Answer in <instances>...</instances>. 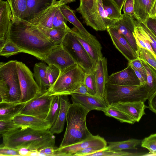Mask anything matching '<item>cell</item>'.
<instances>
[{
  "instance_id": "681fc988",
  "label": "cell",
  "mask_w": 156,
  "mask_h": 156,
  "mask_svg": "<svg viewBox=\"0 0 156 156\" xmlns=\"http://www.w3.org/2000/svg\"><path fill=\"white\" fill-rule=\"evenodd\" d=\"M128 64L133 67L144 75L147 76L146 70L141 60L139 58L129 62Z\"/></svg>"
},
{
  "instance_id": "836d02e7",
  "label": "cell",
  "mask_w": 156,
  "mask_h": 156,
  "mask_svg": "<svg viewBox=\"0 0 156 156\" xmlns=\"http://www.w3.org/2000/svg\"><path fill=\"white\" fill-rule=\"evenodd\" d=\"M102 2L104 12L108 19L115 22L122 18L121 11L112 0H102Z\"/></svg>"
},
{
  "instance_id": "f5cc1de1",
  "label": "cell",
  "mask_w": 156,
  "mask_h": 156,
  "mask_svg": "<svg viewBox=\"0 0 156 156\" xmlns=\"http://www.w3.org/2000/svg\"><path fill=\"white\" fill-rule=\"evenodd\" d=\"M148 100V108L156 114V91Z\"/></svg>"
},
{
  "instance_id": "4dcf8cb0",
  "label": "cell",
  "mask_w": 156,
  "mask_h": 156,
  "mask_svg": "<svg viewBox=\"0 0 156 156\" xmlns=\"http://www.w3.org/2000/svg\"><path fill=\"white\" fill-rule=\"evenodd\" d=\"M142 140L130 139L127 140L115 142H109L107 143V150L113 151H121L125 149H136V146L141 144Z\"/></svg>"
},
{
  "instance_id": "d6986e66",
  "label": "cell",
  "mask_w": 156,
  "mask_h": 156,
  "mask_svg": "<svg viewBox=\"0 0 156 156\" xmlns=\"http://www.w3.org/2000/svg\"><path fill=\"white\" fill-rule=\"evenodd\" d=\"M71 95L72 102L80 104L90 111L96 110L104 112L108 106L104 98L97 95H87L76 93Z\"/></svg>"
},
{
  "instance_id": "7402d4cb",
  "label": "cell",
  "mask_w": 156,
  "mask_h": 156,
  "mask_svg": "<svg viewBox=\"0 0 156 156\" xmlns=\"http://www.w3.org/2000/svg\"><path fill=\"white\" fill-rule=\"evenodd\" d=\"M108 76L107 60L105 57L100 59L95 68V80L97 86L96 95L104 99L105 90Z\"/></svg>"
},
{
  "instance_id": "ab89813d",
  "label": "cell",
  "mask_w": 156,
  "mask_h": 156,
  "mask_svg": "<svg viewBox=\"0 0 156 156\" xmlns=\"http://www.w3.org/2000/svg\"><path fill=\"white\" fill-rule=\"evenodd\" d=\"M84 83L91 95H96L97 90L95 80V71L90 74L86 73Z\"/></svg>"
},
{
  "instance_id": "83f0119b",
  "label": "cell",
  "mask_w": 156,
  "mask_h": 156,
  "mask_svg": "<svg viewBox=\"0 0 156 156\" xmlns=\"http://www.w3.org/2000/svg\"><path fill=\"white\" fill-rule=\"evenodd\" d=\"M59 9L66 20L72 23L82 34L90 36L91 34L85 29L76 16L74 11L66 4L59 7Z\"/></svg>"
},
{
  "instance_id": "7dc6e473",
  "label": "cell",
  "mask_w": 156,
  "mask_h": 156,
  "mask_svg": "<svg viewBox=\"0 0 156 156\" xmlns=\"http://www.w3.org/2000/svg\"><path fill=\"white\" fill-rule=\"evenodd\" d=\"M0 156H22L20 151L11 148L6 147L1 145L0 147Z\"/></svg>"
},
{
  "instance_id": "11a10c76",
  "label": "cell",
  "mask_w": 156,
  "mask_h": 156,
  "mask_svg": "<svg viewBox=\"0 0 156 156\" xmlns=\"http://www.w3.org/2000/svg\"><path fill=\"white\" fill-rule=\"evenodd\" d=\"M131 66V65H130ZM140 80V85H144L147 81V76H145L133 66H131Z\"/></svg>"
},
{
  "instance_id": "277c9868",
  "label": "cell",
  "mask_w": 156,
  "mask_h": 156,
  "mask_svg": "<svg viewBox=\"0 0 156 156\" xmlns=\"http://www.w3.org/2000/svg\"><path fill=\"white\" fill-rule=\"evenodd\" d=\"M85 74L76 63L61 70L56 80L48 89L49 95H71L84 83Z\"/></svg>"
},
{
  "instance_id": "d4e9b609",
  "label": "cell",
  "mask_w": 156,
  "mask_h": 156,
  "mask_svg": "<svg viewBox=\"0 0 156 156\" xmlns=\"http://www.w3.org/2000/svg\"><path fill=\"white\" fill-rule=\"evenodd\" d=\"M154 0H133L134 18L140 22L145 23Z\"/></svg>"
},
{
  "instance_id": "ac0fdd59",
  "label": "cell",
  "mask_w": 156,
  "mask_h": 156,
  "mask_svg": "<svg viewBox=\"0 0 156 156\" xmlns=\"http://www.w3.org/2000/svg\"><path fill=\"white\" fill-rule=\"evenodd\" d=\"M12 14L7 1L0 0V49L9 40V33Z\"/></svg>"
},
{
  "instance_id": "9a60e30c",
  "label": "cell",
  "mask_w": 156,
  "mask_h": 156,
  "mask_svg": "<svg viewBox=\"0 0 156 156\" xmlns=\"http://www.w3.org/2000/svg\"><path fill=\"white\" fill-rule=\"evenodd\" d=\"M43 61L48 65H55L60 71L76 63L70 55L61 45L53 49Z\"/></svg>"
},
{
  "instance_id": "816d5d0a",
  "label": "cell",
  "mask_w": 156,
  "mask_h": 156,
  "mask_svg": "<svg viewBox=\"0 0 156 156\" xmlns=\"http://www.w3.org/2000/svg\"><path fill=\"white\" fill-rule=\"evenodd\" d=\"M144 24L156 37V18L149 17Z\"/></svg>"
},
{
  "instance_id": "f907efd6",
  "label": "cell",
  "mask_w": 156,
  "mask_h": 156,
  "mask_svg": "<svg viewBox=\"0 0 156 156\" xmlns=\"http://www.w3.org/2000/svg\"><path fill=\"white\" fill-rule=\"evenodd\" d=\"M57 147H47L37 151V155L55 156V151Z\"/></svg>"
},
{
  "instance_id": "f546056e",
  "label": "cell",
  "mask_w": 156,
  "mask_h": 156,
  "mask_svg": "<svg viewBox=\"0 0 156 156\" xmlns=\"http://www.w3.org/2000/svg\"><path fill=\"white\" fill-rule=\"evenodd\" d=\"M140 60L146 72L147 81L144 86L148 92L149 98L156 91V71L147 62Z\"/></svg>"
},
{
  "instance_id": "8992f818",
  "label": "cell",
  "mask_w": 156,
  "mask_h": 156,
  "mask_svg": "<svg viewBox=\"0 0 156 156\" xmlns=\"http://www.w3.org/2000/svg\"><path fill=\"white\" fill-rule=\"evenodd\" d=\"M149 98V93L144 85L122 86L107 83L104 99L108 105L119 102L141 101L144 102Z\"/></svg>"
},
{
  "instance_id": "2e32d148",
  "label": "cell",
  "mask_w": 156,
  "mask_h": 156,
  "mask_svg": "<svg viewBox=\"0 0 156 156\" xmlns=\"http://www.w3.org/2000/svg\"><path fill=\"white\" fill-rule=\"evenodd\" d=\"M106 30L114 46L129 62L138 58L127 40L117 29L110 27Z\"/></svg>"
},
{
  "instance_id": "db71d44e",
  "label": "cell",
  "mask_w": 156,
  "mask_h": 156,
  "mask_svg": "<svg viewBox=\"0 0 156 156\" xmlns=\"http://www.w3.org/2000/svg\"><path fill=\"white\" fill-rule=\"evenodd\" d=\"M140 23L141 26H142V27L144 28L145 29V30L146 31L148 34L149 35V41H150L151 46L154 52L156 55V41L152 37L151 35L149 32V29L146 25V24L143 23Z\"/></svg>"
},
{
  "instance_id": "d590c367",
  "label": "cell",
  "mask_w": 156,
  "mask_h": 156,
  "mask_svg": "<svg viewBox=\"0 0 156 156\" xmlns=\"http://www.w3.org/2000/svg\"><path fill=\"white\" fill-rule=\"evenodd\" d=\"M60 109V95L52 96L49 109L45 119L49 121L51 126L55 122L58 117Z\"/></svg>"
},
{
  "instance_id": "3957f363",
  "label": "cell",
  "mask_w": 156,
  "mask_h": 156,
  "mask_svg": "<svg viewBox=\"0 0 156 156\" xmlns=\"http://www.w3.org/2000/svg\"><path fill=\"white\" fill-rule=\"evenodd\" d=\"M90 111L80 104L72 102L66 116V127L59 148L80 142L91 134L86 123V118Z\"/></svg>"
},
{
  "instance_id": "4fadbf2b",
  "label": "cell",
  "mask_w": 156,
  "mask_h": 156,
  "mask_svg": "<svg viewBox=\"0 0 156 156\" xmlns=\"http://www.w3.org/2000/svg\"><path fill=\"white\" fill-rule=\"evenodd\" d=\"M70 30L82 45L96 66L99 60L103 57L101 52L102 46L96 37L91 34L85 36L75 27L70 28Z\"/></svg>"
},
{
  "instance_id": "b9f144b4",
  "label": "cell",
  "mask_w": 156,
  "mask_h": 156,
  "mask_svg": "<svg viewBox=\"0 0 156 156\" xmlns=\"http://www.w3.org/2000/svg\"><path fill=\"white\" fill-rule=\"evenodd\" d=\"M21 128L13 120L0 121V134L2 135Z\"/></svg>"
},
{
  "instance_id": "ee69618b",
  "label": "cell",
  "mask_w": 156,
  "mask_h": 156,
  "mask_svg": "<svg viewBox=\"0 0 156 156\" xmlns=\"http://www.w3.org/2000/svg\"><path fill=\"white\" fill-rule=\"evenodd\" d=\"M67 21L61 12L59 7L56 12L53 20V27L66 29Z\"/></svg>"
},
{
  "instance_id": "5b68a950",
  "label": "cell",
  "mask_w": 156,
  "mask_h": 156,
  "mask_svg": "<svg viewBox=\"0 0 156 156\" xmlns=\"http://www.w3.org/2000/svg\"><path fill=\"white\" fill-rule=\"evenodd\" d=\"M76 11L84 23L96 31H105L115 22L108 19L103 9L102 0H80Z\"/></svg>"
},
{
  "instance_id": "7a4b0ae2",
  "label": "cell",
  "mask_w": 156,
  "mask_h": 156,
  "mask_svg": "<svg viewBox=\"0 0 156 156\" xmlns=\"http://www.w3.org/2000/svg\"><path fill=\"white\" fill-rule=\"evenodd\" d=\"M2 145L20 150L38 151L47 147H53L55 137L49 130H36L20 128L2 135Z\"/></svg>"
},
{
  "instance_id": "8fae6325",
  "label": "cell",
  "mask_w": 156,
  "mask_h": 156,
  "mask_svg": "<svg viewBox=\"0 0 156 156\" xmlns=\"http://www.w3.org/2000/svg\"><path fill=\"white\" fill-rule=\"evenodd\" d=\"M76 0H53L51 4L35 14L30 20V23L40 30L51 29L55 15L59 8Z\"/></svg>"
},
{
  "instance_id": "52a82bcc",
  "label": "cell",
  "mask_w": 156,
  "mask_h": 156,
  "mask_svg": "<svg viewBox=\"0 0 156 156\" xmlns=\"http://www.w3.org/2000/svg\"><path fill=\"white\" fill-rule=\"evenodd\" d=\"M60 45L70 55L86 74L95 71L96 66L82 45L67 28V32Z\"/></svg>"
},
{
  "instance_id": "60d3db41",
  "label": "cell",
  "mask_w": 156,
  "mask_h": 156,
  "mask_svg": "<svg viewBox=\"0 0 156 156\" xmlns=\"http://www.w3.org/2000/svg\"><path fill=\"white\" fill-rule=\"evenodd\" d=\"M60 72L59 69L55 65L50 64L48 66L46 70V77L50 87L56 80Z\"/></svg>"
},
{
  "instance_id": "f35d334b",
  "label": "cell",
  "mask_w": 156,
  "mask_h": 156,
  "mask_svg": "<svg viewBox=\"0 0 156 156\" xmlns=\"http://www.w3.org/2000/svg\"><path fill=\"white\" fill-rule=\"evenodd\" d=\"M138 153H133L124 151H113L108 150L107 149L94 153L89 154L88 156H141Z\"/></svg>"
},
{
  "instance_id": "e0dca14e",
  "label": "cell",
  "mask_w": 156,
  "mask_h": 156,
  "mask_svg": "<svg viewBox=\"0 0 156 156\" xmlns=\"http://www.w3.org/2000/svg\"><path fill=\"white\" fill-rule=\"evenodd\" d=\"M107 83L122 86L140 85L139 80L130 65L123 70L112 73L109 76Z\"/></svg>"
},
{
  "instance_id": "8d00e7d4",
  "label": "cell",
  "mask_w": 156,
  "mask_h": 156,
  "mask_svg": "<svg viewBox=\"0 0 156 156\" xmlns=\"http://www.w3.org/2000/svg\"><path fill=\"white\" fill-rule=\"evenodd\" d=\"M22 52V50L9 40L0 49V55L7 58Z\"/></svg>"
},
{
  "instance_id": "f6af8a7d",
  "label": "cell",
  "mask_w": 156,
  "mask_h": 156,
  "mask_svg": "<svg viewBox=\"0 0 156 156\" xmlns=\"http://www.w3.org/2000/svg\"><path fill=\"white\" fill-rule=\"evenodd\" d=\"M0 103L10 102L9 89L6 83L0 79Z\"/></svg>"
},
{
  "instance_id": "6da1fadb",
  "label": "cell",
  "mask_w": 156,
  "mask_h": 156,
  "mask_svg": "<svg viewBox=\"0 0 156 156\" xmlns=\"http://www.w3.org/2000/svg\"><path fill=\"white\" fill-rule=\"evenodd\" d=\"M9 39L23 51L43 61L58 45L39 28L29 21L16 16L12 17Z\"/></svg>"
},
{
  "instance_id": "7bdbcfd3",
  "label": "cell",
  "mask_w": 156,
  "mask_h": 156,
  "mask_svg": "<svg viewBox=\"0 0 156 156\" xmlns=\"http://www.w3.org/2000/svg\"><path fill=\"white\" fill-rule=\"evenodd\" d=\"M141 146L148 149L150 153H156V133L152 134L142 140Z\"/></svg>"
},
{
  "instance_id": "c3c4849f",
  "label": "cell",
  "mask_w": 156,
  "mask_h": 156,
  "mask_svg": "<svg viewBox=\"0 0 156 156\" xmlns=\"http://www.w3.org/2000/svg\"><path fill=\"white\" fill-rule=\"evenodd\" d=\"M123 6L124 13L135 18L133 0H125Z\"/></svg>"
},
{
  "instance_id": "ba28073f",
  "label": "cell",
  "mask_w": 156,
  "mask_h": 156,
  "mask_svg": "<svg viewBox=\"0 0 156 156\" xmlns=\"http://www.w3.org/2000/svg\"><path fill=\"white\" fill-rule=\"evenodd\" d=\"M17 69L21 95L20 102H28L33 98L41 91L30 69L21 62H17Z\"/></svg>"
},
{
  "instance_id": "d6a6232c",
  "label": "cell",
  "mask_w": 156,
  "mask_h": 156,
  "mask_svg": "<svg viewBox=\"0 0 156 156\" xmlns=\"http://www.w3.org/2000/svg\"><path fill=\"white\" fill-rule=\"evenodd\" d=\"M10 6L12 16L25 19L27 11V0H7Z\"/></svg>"
},
{
  "instance_id": "30bf717a",
  "label": "cell",
  "mask_w": 156,
  "mask_h": 156,
  "mask_svg": "<svg viewBox=\"0 0 156 156\" xmlns=\"http://www.w3.org/2000/svg\"><path fill=\"white\" fill-rule=\"evenodd\" d=\"M52 96L48 90L40 91L32 99L27 102L20 114L45 119L48 114Z\"/></svg>"
},
{
  "instance_id": "cb8c5ba5",
  "label": "cell",
  "mask_w": 156,
  "mask_h": 156,
  "mask_svg": "<svg viewBox=\"0 0 156 156\" xmlns=\"http://www.w3.org/2000/svg\"><path fill=\"white\" fill-rule=\"evenodd\" d=\"M26 104L20 102L0 103V121L13 120L16 116L20 114Z\"/></svg>"
},
{
  "instance_id": "4316f807",
  "label": "cell",
  "mask_w": 156,
  "mask_h": 156,
  "mask_svg": "<svg viewBox=\"0 0 156 156\" xmlns=\"http://www.w3.org/2000/svg\"><path fill=\"white\" fill-rule=\"evenodd\" d=\"M48 66L44 62L36 63L34 67V76L41 91H45L50 87L46 74Z\"/></svg>"
},
{
  "instance_id": "9f6ffc18",
  "label": "cell",
  "mask_w": 156,
  "mask_h": 156,
  "mask_svg": "<svg viewBox=\"0 0 156 156\" xmlns=\"http://www.w3.org/2000/svg\"><path fill=\"white\" fill-rule=\"evenodd\" d=\"M73 93L87 95H91L87 89L84 83L74 91Z\"/></svg>"
},
{
  "instance_id": "484cf974",
  "label": "cell",
  "mask_w": 156,
  "mask_h": 156,
  "mask_svg": "<svg viewBox=\"0 0 156 156\" xmlns=\"http://www.w3.org/2000/svg\"><path fill=\"white\" fill-rule=\"evenodd\" d=\"M133 34L137 46L148 50L156 58V55L151 46L148 34L140 23L137 21Z\"/></svg>"
},
{
  "instance_id": "ffe728a7",
  "label": "cell",
  "mask_w": 156,
  "mask_h": 156,
  "mask_svg": "<svg viewBox=\"0 0 156 156\" xmlns=\"http://www.w3.org/2000/svg\"><path fill=\"white\" fill-rule=\"evenodd\" d=\"M13 120L21 128H29L36 130H49L51 126L48 121L33 116L19 114Z\"/></svg>"
},
{
  "instance_id": "9c48e42d",
  "label": "cell",
  "mask_w": 156,
  "mask_h": 156,
  "mask_svg": "<svg viewBox=\"0 0 156 156\" xmlns=\"http://www.w3.org/2000/svg\"><path fill=\"white\" fill-rule=\"evenodd\" d=\"M16 60L0 63V79L3 80L9 89L10 102H20L21 92Z\"/></svg>"
},
{
  "instance_id": "bcb514c9",
  "label": "cell",
  "mask_w": 156,
  "mask_h": 156,
  "mask_svg": "<svg viewBox=\"0 0 156 156\" xmlns=\"http://www.w3.org/2000/svg\"><path fill=\"white\" fill-rule=\"evenodd\" d=\"M107 149V147L102 148L97 147H89L77 151L75 154L76 156H88L92 153L103 151Z\"/></svg>"
},
{
  "instance_id": "680465c9",
  "label": "cell",
  "mask_w": 156,
  "mask_h": 156,
  "mask_svg": "<svg viewBox=\"0 0 156 156\" xmlns=\"http://www.w3.org/2000/svg\"><path fill=\"white\" fill-rule=\"evenodd\" d=\"M115 4L120 11H121L122 9L123 6V4L125 0H112Z\"/></svg>"
},
{
  "instance_id": "e575fe53",
  "label": "cell",
  "mask_w": 156,
  "mask_h": 156,
  "mask_svg": "<svg viewBox=\"0 0 156 156\" xmlns=\"http://www.w3.org/2000/svg\"><path fill=\"white\" fill-rule=\"evenodd\" d=\"M68 27L65 29L53 27L51 29L40 30L55 44L59 45L67 32Z\"/></svg>"
},
{
  "instance_id": "603a6c76",
  "label": "cell",
  "mask_w": 156,
  "mask_h": 156,
  "mask_svg": "<svg viewBox=\"0 0 156 156\" xmlns=\"http://www.w3.org/2000/svg\"><path fill=\"white\" fill-rule=\"evenodd\" d=\"M60 109L58 117L49 129L53 134H59L63 130L69 108L71 105L67 95H60Z\"/></svg>"
},
{
  "instance_id": "1f68e13d",
  "label": "cell",
  "mask_w": 156,
  "mask_h": 156,
  "mask_svg": "<svg viewBox=\"0 0 156 156\" xmlns=\"http://www.w3.org/2000/svg\"><path fill=\"white\" fill-rule=\"evenodd\" d=\"M104 112L106 116L114 118L122 123L133 124L135 122L130 116L112 105H108Z\"/></svg>"
},
{
  "instance_id": "74e56055",
  "label": "cell",
  "mask_w": 156,
  "mask_h": 156,
  "mask_svg": "<svg viewBox=\"0 0 156 156\" xmlns=\"http://www.w3.org/2000/svg\"><path fill=\"white\" fill-rule=\"evenodd\" d=\"M138 58L143 60L153 68L156 71V58L148 50L138 47Z\"/></svg>"
},
{
  "instance_id": "6f0895ef",
  "label": "cell",
  "mask_w": 156,
  "mask_h": 156,
  "mask_svg": "<svg viewBox=\"0 0 156 156\" xmlns=\"http://www.w3.org/2000/svg\"><path fill=\"white\" fill-rule=\"evenodd\" d=\"M149 17L156 18V0H154L149 12Z\"/></svg>"
},
{
  "instance_id": "44dd1931",
  "label": "cell",
  "mask_w": 156,
  "mask_h": 156,
  "mask_svg": "<svg viewBox=\"0 0 156 156\" xmlns=\"http://www.w3.org/2000/svg\"><path fill=\"white\" fill-rule=\"evenodd\" d=\"M130 116L135 122H138L146 114L145 110L148 108L141 101L125 102H119L111 105Z\"/></svg>"
},
{
  "instance_id": "7c38bea8",
  "label": "cell",
  "mask_w": 156,
  "mask_h": 156,
  "mask_svg": "<svg viewBox=\"0 0 156 156\" xmlns=\"http://www.w3.org/2000/svg\"><path fill=\"white\" fill-rule=\"evenodd\" d=\"M107 142L105 139L99 135L91 134L87 138L80 142L61 148L57 147L55 156H72L77 151L90 147H97L105 148Z\"/></svg>"
},
{
  "instance_id": "5bb4252c",
  "label": "cell",
  "mask_w": 156,
  "mask_h": 156,
  "mask_svg": "<svg viewBox=\"0 0 156 156\" xmlns=\"http://www.w3.org/2000/svg\"><path fill=\"white\" fill-rule=\"evenodd\" d=\"M134 18L123 13L122 18L111 27L117 29L126 38L137 55L138 46L133 34L137 21Z\"/></svg>"
},
{
  "instance_id": "f1b7e54d",
  "label": "cell",
  "mask_w": 156,
  "mask_h": 156,
  "mask_svg": "<svg viewBox=\"0 0 156 156\" xmlns=\"http://www.w3.org/2000/svg\"><path fill=\"white\" fill-rule=\"evenodd\" d=\"M53 0H27V14L25 19L30 20L35 14L50 5Z\"/></svg>"
}]
</instances>
